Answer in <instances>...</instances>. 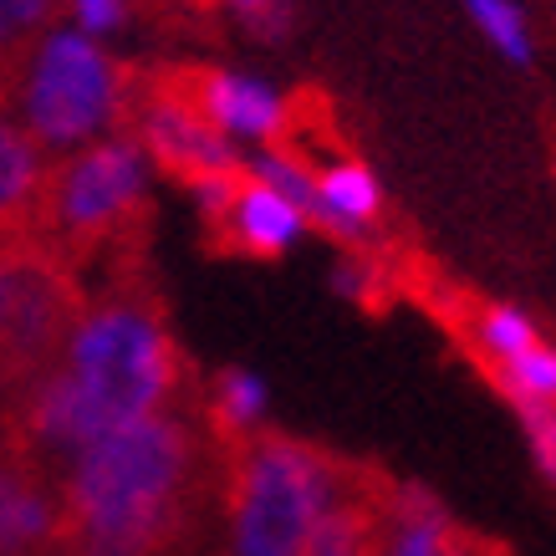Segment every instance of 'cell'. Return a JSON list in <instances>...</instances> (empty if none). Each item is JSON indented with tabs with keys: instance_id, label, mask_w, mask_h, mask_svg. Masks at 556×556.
I'll list each match as a JSON object with an SVG mask.
<instances>
[{
	"instance_id": "3957f363",
	"label": "cell",
	"mask_w": 556,
	"mask_h": 556,
	"mask_svg": "<svg viewBox=\"0 0 556 556\" xmlns=\"http://www.w3.org/2000/svg\"><path fill=\"white\" fill-rule=\"evenodd\" d=\"M118 67L98 41L77 31H47L31 51L26 77L16 87L21 128L41 159H62L72 149L98 143L118 113Z\"/></svg>"
},
{
	"instance_id": "8992f818",
	"label": "cell",
	"mask_w": 556,
	"mask_h": 556,
	"mask_svg": "<svg viewBox=\"0 0 556 556\" xmlns=\"http://www.w3.org/2000/svg\"><path fill=\"white\" fill-rule=\"evenodd\" d=\"M41 169H47V159L36 153V143L16 123V102L0 92V240H26Z\"/></svg>"
},
{
	"instance_id": "6da1fadb",
	"label": "cell",
	"mask_w": 556,
	"mask_h": 556,
	"mask_svg": "<svg viewBox=\"0 0 556 556\" xmlns=\"http://www.w3.org/2000/svg\"><path fill=\"white\" fill-rule=\"evenodd\" d=\"M363 459L255 424L215 455V490L230 516V556H302L317 516L353 485Z\"/></svg>"
},
{
	"instance_id": "9c48e42d",
	"label": "cell",
	"mask_w": 556,
	"mask_h": 556,
	"mask_svg": "<svg viewBox=\"0 0 556 556\" xmlns=\"http://www.w3.org/2000/svg\"><path fill=\"white\" fill-rule=\"evenodd\" d=\"M475 11V21L490 31V41L506 51V56H516V62H531V47H526V26H521V16L510 11L506 0H465Z\"/></svg>"
},
{
	"instance_id": "5b68a950",
	"label": "cell",
	"mask_w": 556,
	"mask_h": 556,
	"mask_svg": "<svg viewBox=\"0 0 556 556\" xmlns=\"http://www.w3.org/2000/svg\"><path fill=\"white\" fill-rule=\"evenodd\" d=\"M393 495H399V480L378 459H363L353 485L317 516L302 556H383Z\"/></svg>"
},
{
	"instance_id": "52a82bcc",
	"label": "cell",
	"mask_w": 556,
	"mask_h": 556,
	"mask_svg": "<svg viewBox=\"0 0 556 556\" xmlns=\"http://www.w3.org/2000/svg\"><path fill=\"white\" fill-rule=\"evenodd\" d=\"M450 531H455V516L439 506L424 485H404L399 480L383 556H450Z\"/></svg>"
},
{
	"instance_id": "277c9868",
	"label": "cell",
	"mask_w": 556,
	"mask_h": 556,
	"mask_svg": "<svg viewBox=\"0 0 556 556\" xmlns=\"http://www.w3.org/2000/svg\"><path fill=\"white\" fill-rule=\"evenodd\" d=\"M204 210V245L215 255H245V261H276L302 230V215L291 210L266 179H255L245 164L194 189Z\"/></svg>"
},
{
	"instance_id": "7a4b0ae2",
	"label": "cell",
	"mask_w": 556,
	"mask_h": 556,
	"mask_svg": "<svg viewBox=\"0 0 556 556\" xmlns=\"http://www.w3.org/2000/svg\"><path fill=\"white\" fill-rule=\"evenodd\" d=\"M149 236H153V204L149 189H143V153H138V143L108 134L98 143H87V149L47 159L26 240H36L47 255H56L67 270L83 276L108 251Z\"/></svg>"
},
{
	"instance_id": "ba28073f",
	"label": "cell",
	"mask_w": 556,
	"mask_h": 556,
	"mask_svg": "<svg viewBox=\"0 0 556 556\" xmlns=\"http://www.w3.org/2000/svg\"><path fill=\"white\" fill-rule=\"evenodd\" d=\"M72 0H0V92L16 102V87L26 77L31 51L47 41L51 21L67 11Z\"/></svg>"
},
{
	"instance_id": "30bf717a",
	"label": "cell",
	"mask_w": 556,
	"mask_h": 556,
	"mask_svg": "<svg viewBox=\"0 0 556 556\" xmlns=\"http://www.w3.org/2000/svg\"><path fill=\"white\" fill-rule=\"evenodd\" d=\"M219 5H236L240 21H245L261 41H276V36H287V26H291V0H219Z\"/></svg>"
}]
</instances>
